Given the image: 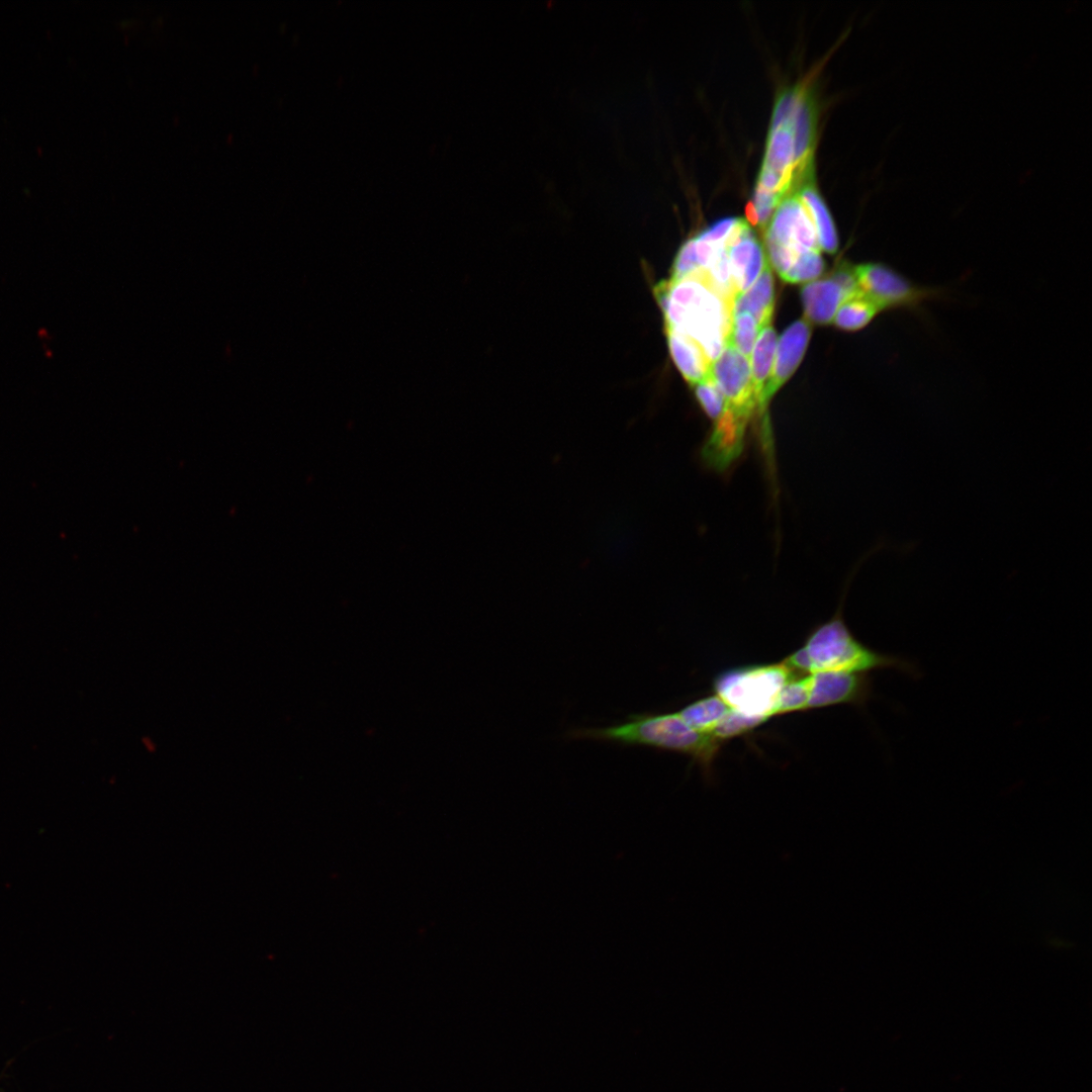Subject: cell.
<instances>
[{
    "mask_svg": "<svg viewBox=\"0 0 1092 1092\" xmlns=\"http://www.w3.org/2000/svg\"><path fill=\"white\" fill-rule=\"evenodd\" d=\"M750 226L747 220L737 218L724 244L737 295L753 285L767 263Z\"/></svg>",
    "mask_w": 1092,
    "mask_h": 1092,
    "instance_id": "30bf717a",
    "label": "cell"
},
{
    "mask_svg": "<svg viewBox=\"0 0 1092 1092\" xmlns=\"http://www.w3.org/2000/svg\"><path fill=\"white\" fill-rule=\"evenodd\" d=\"M765 722L767 721L763 718L747 716L731 709L716 727L712 735L724 743L726 740L740 737L753 731Z\"/></svg>",
    "mask_w": 1092,
    "mask_h": 1092,
    "instance_id": "7402d4cb",
    "label": "cell"
},
{
    "mask_svg": "<svg viewBox=\"0 0 1092 1092\" xmlns=\"http://www.w3.org/2000/svg\"><path fill=\"white\" fill-rule=\"evenodd\" d=\"M796 191L813 220L820 248L826 253L835 254L838 249L837 233L829 210L815 186V179L807 181Z\"/></svg>",
    "mask_w": 1092,
    "mask_h": 1092,
    "instance_id": "2e32d148",
    "label": "cell"
},
{
    "mask_svg": "<svg viewBox=\"0 0 1092 1092\" xmlns=\"http://www.w3.org/2000/svg\"><path fill=\"white\" fill-rule=\"evenodd\" d=\"M748 422L749 419L725 407L723 414L714 421L712 433L703 446L705 462L717 470L729 467L744 448Z\"/></svg>",
    "mask_w": 1092,
    "mask_h": 1092,
    "instance_id": "7c38bea8",
    "label": "cell"
},
{
    "mask_svg": "<svg viewBox=\"0 0 1092 1092\" xmlns=\"http://www.w3.org/2000/svg\"><path fill=\"white\" fill-rule=\"evenodd\" d=\"M693 387L706 415L716 421L723 414L726 402L712 375L710 374Z\"/></svg>",
    "mask_w": 1092,
    "mask_h": 1092,
    "instance_id": "cb8c5ba5",
    "label": "cell"
},
{
    "mask_svg": "<svg viewBox=\"0 0 1092 1092\" xmlns=\"http://www.w3.org/2000/svg\"><path fill=\"white\" fill-rule=\"evenodd\" d=\"M810 688L811 674L798 675L790 679L778 697L771 717L807 711Z\"/></svg>",
    "mask_w": 1092,
    "mask_h": 1092,
    "instance_id": "ffe728a7",
    "label": "cell"
},
{
    "mask_svg": "<svg viewBox=\"0 0 1092 1092\" xmlns=\"http://www.w3.org/2000/svg\"><path fill=\"white\" fill-rule=\"evenodd\" d=\"M665 332L681 334L703 350L712 364L729 344L732 304L715 288L707 271L669 277L655 287Z\"/></svg>",
    "mask_w": 1092,
    "mask_h": 1092,
    "instance_id": "7a4b0ae2",
    "label": "cell"
},
{
    "mask_svg": "<svg viewBox=\"0 0 1092 1092\" xmlns=\"http://www.w3.org/2000/svg\"><path fill=\"white\" fill-rule=\"evenodd\" d=\"M844 292L846 298L860 292L854 266L848 262H841L828 275Z\"/></svg>",
    "mask_w": 1092,
    "mask_h": 1092,
    "instance_id": "484cf974",
    "label": "cell"
},
{
    "mask_svg": "<svg viewBox=\"0 0 1092 1092\" xmlns=\"http://www.w3.org/2000/svg\"><path fill=\"white\" fill-rule=\"evenodd\" d=\"M711 375L720 389L726 407L750 419L757 408L749 359L728 344L711 364Z\"/></svg>",
    "mask_w": 1092,
    "mask_h": 1092,
    "instance_id": "ba28073f",
    "label": "cell"
},
{
    "mask_svg": "<svg viewBox=\"0 0 1092 1092\" xmlns=\"http://www.w3.org/2000/svg\"><path fill=\"white\" fill-rule=\"evenodd\" d=\"M799 674L819 671L870 672L875 669H896L910 677L921 672L913 661L878 652L861 643L847 628L837 612L828 621L812 629L801 647L782 660Z\"/></svg>",
    "mask_w": 1092,
    "mask_h": 1092,
    "instance_id": "3957f363",
    "label": "cell"
},
{
    "mask_svg": "<svg viewBox=\"0 0 1092 1092\" xmlns=\"http://www.w3.org/2000/svg\"><path fill=\"white\" fill-rule=\"evenodd\" d=\"M811 335L810 323L801 318L794 322L782 334L777 348L775 363L767 383L761 394L759 412L766 410L767 403L778 389L791 377L799 366L806 351Z\"/></svg>",
    "mask_w": 1092,
    "mask_h": 1092,
    "instance_id": "8fae6325",
    "label": "cell"
},
{
    "mask_svg": "<svg viewBox=\"0 0 1092 1092\" xmlns=\"http://www.w3.org/2000/svg\"><path fill=\"white\" fill-rule=\"evenodd\" d=\"M825 268V263L818 251H806L801 253L792 267L781 277L789 283H804L819 277Z\"/></svg>",
    "mask_w": 1092,
    "mask_h": 1092,
    "instance_id": "603a6c76",
    "label": "cell"
},
{
    "mask_svg": "<svg viewBox=\"0 0 1092 1092\" xmlns=\"http://www.w3.org/2000/svg\"><path fill=\"white\" fill-rule=\"evenodd\" d=\"M854 271L860 292L882 310H905L926 320L928 303L947 300L950 296L947 287L916 283L884 263H862L854 266Z\"/></svg>",
    "mask_w": 1092,
    "mask_h": 1092,
    "instance_id": "8992f818",
    "label": "cell"
},
{
    "mask_svg": "<svg viewBox=\"0 0 1092 1092\" xmlns=\"http://www.w3.org/2000/svg\"><path fill=\"white\" fill-rule=\"evenodd\" d=\"M777 342L776 331L770 323L760 329L752 349L750 370L758 410L761 394L771 372Z\"/></svg>",
    "mask_w": 1092,
    "mask_h": 1092,
    "instance_id": "ac0fdd59",
    "label": "cell"
},
{
    "mask_svg": "<svg viewBox=\"0 0 1092 1092\" xmlns=\"http://www.w3.org/2000/svg\"><path fill=\"white\" fill-rule=\"evenodd\" d=\"M817 111L810 87L798 83L783 89L772 110L762 164L746 209L764 230L779 203L815 179Z\"/></svg>",
    "mask_w": 1092,
    "mask_h": 1092,
    "instance_id": "6da1fadb",
    "label": "cell"
},
{
    "mask_svg": "<svg viewBox=\"0 0 1092 1092\" xmlns=\"http://www.w3.org/2000/svg\"><path fill=\"white\" fill-rule=\"evenodd\" d=\"M764 243L768 260L782 277L792 267L800 254L772 242L764 241Z\"/></svg>",
    "mask_w": 1092,
    "mask_h": 1092,
    "instance_id": "d4e9b609",
    "label": "cell"
},
{
    "mask_svg": "<svg viewBox=\"0 0 1092 1092\" xmlns=\"http://www.w3.org/2000/svg\"><path fill=\"white\" fill-rule=\"evenodd\" d=\"M764 241L789 248L798 254L821 251L813 220L796 190L787 195L775 209L764 228Z\"/></svg>",
    "mask_w": 1092,
    "mask_h": 1092,
    "instance_id": "52a82bcc",
    "label": "cell"
},
{
    "mask_svg": "<svg viewBox=\"0 0 1092 1092\" xmlns=\"http://www.w3.org/2000/svg\"><path fill=\"white\" fill-rule=\"evenodd\" d=\"M873 695L868 672L819 671L811 673L807 710L836 705L864 706Z\"/></svg>",
    "mask_w": 1092,
    "mask_h": 1092,
    "instance_id": "9c48e42d",
    "label": "cell"
},
{
    "mask_svg": "<svg viewBox=\"0 0 1092 1092\" xmlns=\"http://www.w3.org/2000/svg\"><path fill=\"white\" fill-rule=\"evenodd\" d=\"M801 298L805 315L810 322L828 325L833 322L839 305L846 296L828 276L805 284L801 289Z\"/></svg>",
    "mask_w": 1092,
    "mask_h": 1092,
    "instance_id": "4fadbf2b",
    "label": "cell"
},
{
    "mask_svg": "<svg viewBox=\"0 0 1092 1092\" xmlns=\"http://www.w3.org/2000/svg\"><path fill=\"white\" fill-rule=\"evenodd\" d=\"M882 308L861 292L846 298L839 305L833 323L844 331H858L868 326Z\"/></svg>",
    "mask_w": 1092,
    "mask_h": 1092,
    "instance_id": "d6986e66",
    "label": "cell"
},
{
    "mask_svg": "<svg viewBox=\"0 0 1092 1092\" xmlns=\"http://www.w3.org/2000/svg\"><path fill=\"white\" fill-rule=\"evenodd\" d=\"M759 331L760 327L750 313H733L729 344L749 358Z\"/></svg>",
    "mask_w": 1092,
    "mask_h": 1092,
    "instance_id": "44dd1931",
    "label": "cell"
},
{
    "mask_svg": "<svg viewBox=\"0 0 1092 1092\" xmlns=\"http://www.w3.org/2000/svg\"><path fill=\"white\" fill-rule=\"evenodd\" d=\"M798 675L783 661L739 665L718 672L712 690L732 710L768 721L782 689Z\"/></svg>",
    "mask_w": 1092,
    "mask_h": 1092,
    "instance_id": "5b68a950",
    "label": "cell"
},
{
    "mask_svg": "<svg viewBox=\"0 0 1092 1092\" xmlns=\"http://www.w3.org/2000/svg\"><path fill=\"white\" fill-rule=\"evenodd\" d=\"M568 737L648 746L680 753L697 763L707 777H711L713 762L723 745V742L713 735L692 729L676 712L632 715L626 722L618 725L571 730Z\"/></svg>",
    "mask_w": 1092,
    "mask_h": 1092,
    "instance_id": "277c9868",
    "label": "cell"
},
{
    "mask_svg": "<svg viewBox=\"0 0 1092 1092\" xmlns=\"http://www.w3.org/2000/svg\"><path fill=\"white\" fill-rule=\"evenodd\" d=\"M673 362L684 378L694 386L711 374V363L700 346L690 338L665 332Z\"/></svg>",
    "mask_w": 1092,
    "mask_h": 1092,
    "instance_id": "9a60e30c",
    "label": "cell"
},
{
    "mask_svg": "<svg viewBox=\"0 0 1092 1092\" xmlns=\"http://www.w3.org/2000/svg\"><path fill=\"white\" fill-rule=\"evenodd\" d=\"M775 307V281L768 262L762 272L745 292L739 293L732 302V314L748 312L760 329L770 324Z\"/></svg>",
    "mask_w": 1092,
    "mask_h": 1092,
    "instance_id": "5bb4252c",
    "label": "cell"
},
{
    "mask_svg": "<svg viewBox=\"0 0 1092 1092\" xmlns=\"http://www.w3.org/2000/svg\"><path fill=\"white\" fill-rule=\"evenodd\" d=\"M731 708L716 694L698 699L676 713L692 729L712 735Z\"/></svg>",
    "mask_w": 1092,
    "mask_h": 1092,
    "instance_id": "e0dca14e",
    "label": "cell"
}]
</instances>
